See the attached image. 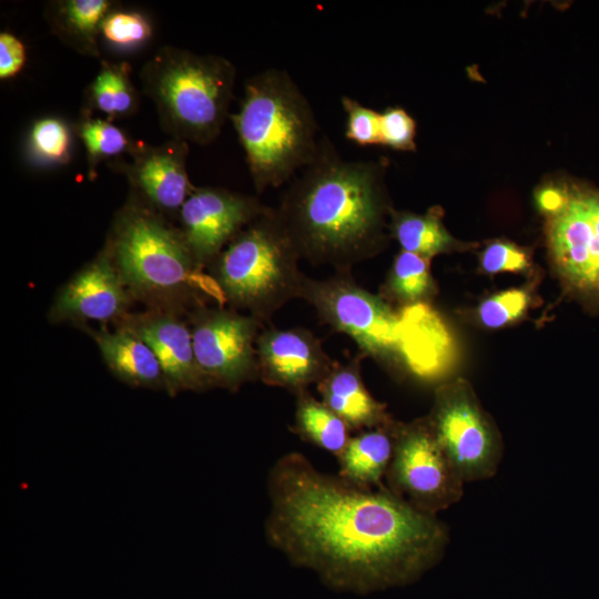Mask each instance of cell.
<instances>
[{
  "mask_svg": "<svg viewBox=\"0 0 599 599\" xmlns=\"http://www.w3.org/2000/svg\"><path fill=\"white\" fill-rule=\"evenodd\" d=\"M385 486L417 510L433 516L463 498L465 481L440 447L427 416L396 422Z\"/></svg>",
  "mask_w": 599,
  "mask_h": 599,
  "instance_id": "cell-9",
  "label": "cell"
},
{
  "mask_svg": "<svg viewBox=\"0 0 599 599\" xmlns=\"http://www.w3.org/2000/svg\"><path fill=\"white\" fill-rule=\"evenodd\" d=\"M77 131L87 150L91 175L101 161L131 152L133 148L128 135L110 121L84 115Z\"/></svg>",
  "mask_w": 599,
  "mask_h": 599,
  "instance_id": "cell-25",
  "label": "cell"
},
{
  "mask_svg": "<svg viewBox=\"0 0 599 599\" xmlns=\"http://www.w3.org/2000/svg\"><path fill=\"white\" fill-rule=\"evenodd\" d=\"M362 355L347 364L335 362L317 384L321 400L338 415L352 432H361L389 424L394 419L386 405L366 388L362 377Z\"/></svg>",
  "mask_w": 599,
  "mask_h": 599,
  "instance_id": "cell-17",
  "label": "cell"
},
{
  "mask_svg": "<svg viewBox=\"0 0 599 599\" xmlns=\"http://www.w3.org/2000/svg\"><path fill=\"white\" fill-rule=\"evenodd\" d=\"M295 396L294 423L291 430L304 441L337 458L352 437L347 424L308 390Z\"/></svg>",
  "mask_w": 599,
  "mask_h": 599,
  "instance_id": "cell-22",
  "label": "cell"
},
{
  "mask_svg": "<svg viewBox=\"0 0 599 599\" xmlns=\"http://www.w3.org/2000/svg\"><path fill=\"white\" fill-rule=\"evenodd\" d=\"M527 290L509 288L484 300L477 309L479 322L488 328H500L520 319L530 305Z\"/></svg>",
  "mask_w": 599,
  "mask_h": 599,
  "instance_id": "cell-28",
  "label": "cell"
},
{
  "mask_svg": "<svg viewBox=\"0 0 599 599\" xmlns=\"http://www.w3.org/2000/svg\"><path fill=\"white\" fill-rule=\"evenodd\" d=\"M546 215L552 265L565 287L599 308V191L562 186V200Z\"/></svg>",
  "mask_w": 599,
  "mask_h": 599,
  "instance_id": "cell-10",
  "label": "cell"
},
{
  "mask_svg": "<svg viewBox=\"0 0 599 599\" xmlns=\"http://www.w3.org/2000/svg\"><path fill=\"white\" fill-rule=\"evenodd\" d=\"M300 253L268 207L215 258L219 290L227 302L263 323L293 298H301L306 275Z\"/></svg>",
  "mask_w": 599,
  "mask_h": 599,
  "instance_id": "cell-6",
  "label": "cell"
},
{
  "mask_svg": "<svg viewBox=\"0 0 599 599\" xmlns=\"http://www.w3.org/2000/svg\"><path fill=\"white\" fill-rule=\"evenodd\" d=\"M123 283L113 261L102 255L60 292L52 308L53 316L98 321L115 317L126 305Z\"/></svg>",
  "mask_w": 599,
  "mask_h": 599,
  "instance_id": "cell-15",
  "label": "cell"
},
{
  "mask_svg": "<svg viewBox=\"0 0 599 599\" xmlns=\"http://www.w3.org/2000/svg\"><path fill=\"white\" fill-rule=\"evenodd\" d=\"M91 108L110 118L126 116L138 106V95L125 62H103L100 71L88 88Z\"/></svg>",
  "mask_w": 599,
  "mask_h": 599,
  "instance_id": "cell-24",
  "label": "cell"
},
{
  "mask_svg": "<svg viewBox=\"0 0 599 599\" xmlns=\"http://www.w3.org/2000/svg\"><path fill=\"white\" fill-rule=\"evenodd\" d=\"M261 321L229 311L201 315L192 332L197 365L207 386L236 389L258 377L254 342Z\"/></svg>",
  "mask_w": 599,
  "mask_h": 599,
  "instance_id": "cell-11",
  "label": "cell"
},
{
  "mask_svg": "<svg viewBox=\"0 0 599 599\" xmlns=\"http://www.w3.org/2000/svg\"><path fill=\"white\" fill-rule=\"evenodd\" d=\"M130 154L132 160L123 172L146 207L154 212H180L195 189L186 170L189 143L179 139L156 146L138 143Z\"/></svg>",
  "mask_w": 599,
  "mask_h": 599,
  "instance_id": "cell-14",
  "label": "cell"
},
{
  "mask_svg": "<svg viewBox=\"0 0 599 599\" xmlns=\"http://www.w3.org/2000/svg\"><path fill=\"white\" fill-rule=\"evenodd\" d=\"M427 419L465 484L497 474L504 455L502 439L468 382L459 378L437 386Z\"/></svg>",
  "mask_w": 599,
  "mask_h": 599,
  "instance_id": "cell-8",
  "label": "cell"
},
{
  "mask_svg": "<svg viewBox=\"0 0 599 599\" xmlns=\"http://www.w3.org/2000/svg\"><path fill=\"white\" fill-rule=\"evenodd\" d=\"M31 154L41 162L61 164L68 162L71 152V132L59 118L35 121L29 134Z\"/></svg>",
  "mask_w": 599,
  "mask_h": 599,
  "instance_id": "cell-26",
  "label": "cell"
},
{
  "mask_svg": "<svg viewBox=\"0 0 599 599\" xmlns=\"http://www.w3.org/2000/svg\"><path fill=\"white\" fill-rule=\"evenodd\" d=\"M479 262L481 270L488 274L526 272L531 265L529 253L507 241L488 244L480 253Z\"/></svg>",
  "mask_w": 599,
  "mask_h": 599,
  "instance_id": "cell-30",
  "label": "cell"
},
{
  "mask_svg": "<svg viewBox=\"0 0 599 599\" xmlns=\"http://www.w3.org/2000/svg\"><path fill=\"white\" fill-rule=\"evenodd\" d=\"M385 163L349 161L327 136L314 160L288 183L275 207L301 258L337 273L382 251L393 207Z\"/></svg>",
  "mask_w": 599,
  "mask_h": 599,
  "instance_id": "cell-2",
  "label": "cell"
},
{
  "mask_svg": "<svg viewBox=\"0 0 599 599\" xmlns=\"http://www.w3.org/2000/svg\"><path fill=\"white\" fill-rule=\"evenodd\" d=\"M26 62V48L21 40L9 32L0 34V78L17 75Z\"/></svg>",
  "mask_w": 599,
  "mask_h": 599,
  "instance_id": "cell-32",
  "label": "cell"
},
{
  "mask_svg": "<svg viewBox=\"0 0 599 599\" xmlns=\"http://www.w3.org/2000/svg\"><path fill=\"white\" fill-rule=\"evenodd\" d=\"M268 544L329 583L359 591L416 581L444 557L447 526L387 487L364 489L319 471L304 455L278 458L267 477Z\"/></svg>",
  "mask_w": 599,
  "mask_h": 599,
  "instance_id": "cell-1",
  "label": "cell"
},
{
  "mask_svg": "<svg viewBox=\"0 0 599 599\" xmlns=\"http://www.w3.org/2000/svg\"><path fill=\"white\" fill-rule=\"evenodd\" d=\"M396 420L357 432L337 457V476L364 489L384 488L394 454Z\"/></svg>",
  "mask_w": 599,
  "mask_h": 599,
  "instance_id": "cell-18",
  "label": "cell"
},
{
  "mask_svg": "<svg viewBox=\"0 0 599 599\" xmlns=\"http://www.w3.org/2000/svg\"><path fill=\"white\" fill-rule=\"evenodd\" d=\"M440 207H432L425 214L407 211L390 212V234L402 251L430 260L432 257L470 246L456 240L443 224Z\"/></svg>",
  "mask_w": 599,
  "mask_h": 599,
  "instance_id": "cell-21",
  "label": "cell"
},
{
  "mask_svg": "<svg viewBox=\"0 0 599 599\" xmlns=\"http://www.w3.org/2000/svg\"><path fill=\"white\" fill-rule=\"evenodd\" d=\"M416 122L402 108H387L380 113V145L398 151L416 150Z\"/></svg>",
  "mask_w": 599,
  "mask_h": 599,
  "instance_id": "cell-31",
  "label": "cell"
},
{
  "mask_svg": "<svg viewBox=\"0 0 599 599\" xmlns=\"http://www.w3.org/2000/svg\"><path fill=\"white\" fill-rule=\"evenodd\" d=\"M267 206L258 199L222 187H195L180 210L182 235L201 265L215 260Z\"/></svg>",
  "mask_w": 599,
  "mask_h": 599,
  "instance_id": "cell-12",
  "label": "cell"
},
{
  "mask_svg": "<svg viewBox=\"0 0 599 599\" xmlns=\"http://www.w3.org/2000/svg\"><path fill=\"white\" fill-rule=\"evenodd\" d=\"M258 377L270 386L297 395L318 384L332 369L321 342L309 331L270 328L256 341Z\"/></svg>",
  "mask_w": 599,
  "mask_h": 599,
  "instance_id": "cell-13",
  "label": "cell"
},
{
  "mask_svg": "<svg viewBox=\"0 0 599 599\" xmlns=\"http://www.w3.org/2000/svg\"><path fill=\"white\" fill-rule=\"evenodd\" d=\"M429 262L417 254L400 251L394 258L380 296L403 306L428 304L436 291Z\"/></svg>",
  "mask_w": 599,
  "mask_h": 599,
  "instance_id": "cell-23",
  "label": "cell"
},
{
  "mask_svg": "<svg viewBox=\"0 0 599 599\" xmlns=\"http://www.w3.org/2000/svg\"><path fill=\"white\" fill-rule=\"evenodd\" d=\"M152 33V24L148 18L136 11H110L100 30V35L109 44L121 50L144 45Z\"/></svg>",
  "mask_w": 599,
  "mask_h": 599,
  "instance_id": "cell-27",
  "label": "cell"
},
{
  "mask_svg": "<svg viewBox=\"0 0 599 599\" xmlns=\"http://www.w3.org/2000/svg\"><path fill=\"white\" fill-rule=\"evenodd\" d=\"M155 354L171 390L207 387L197 365L192 334L180 321L164 315L135 322L130 329Z\"/></svg>",
  "mask_w": 599,
  "mask_h": 599,
  "instance_id": "cell-16",
  "label": "cell"
},
{
  "mask_svg": "<svg viewBox=\"0 0 599 599\" xmlns=\"http://www.w3.org/2000/svg\"><path fill=\"white\" fill-rule=\"evenodd\" d=\"M230 120L257 193L288 183L317 153L314 110L285 70L268 68L250 77Z\"/></svg>",
  "mask_w": 599,
  "mask_h": 599,
  "instance_id": "cell-4",
  "label": "cell"
},
{
  "mask_svg": "<svg viewBox=\"0 0 599 599\" xmlns=\"http://www.w3.org/2000/svg\"><path fill=\"white\" fill-rule=\"evenodd\" d=\"M236 68L224 57L162 47L143 65L141 82L165 132L209 144L221 133L233 100Z\"/></svg>",
  "mask_w": 599,
  "mask_h": 599,
  "instance_id": "cell-5",
  "label": "cell"
},
{
  "mask_svg": "<svg viewBox=\"0 0 599 599\" xmlns=\"http://www.w3.org/2000/svg\"><path fill=\"white\" fill-rule=\"evenodd\" d=\"M111 255L122 281L141 293L180 290L200 266L181 231L167 225L156 212L135 203L116 217Z\"/></svg>",
  "mask_w": 599,
  "mask_h": 599,
  "instance_id": "cell-7",
  "label": "cell"
},
{
  "mask_svg": "<svg viewBox=\"0 0 599 599\" xmlns=\"http://www.w3.org/2000/svg\"><path fill=\"white\" fill-rule=\"evenodd\" d=\"M301 298L333 329L348 335L368 356L425 383L444 377L453 341L427 303L395 309L380 295L359 286L351 273L325 280L305 277Z\"/></svg>",
  "mask_w": 599,
  "mask_h": 599,
  "instance_id": "cell-3",
  "label": "cell"
},
{
  "mask_svg": "<svg viewBox=\"0 0 599 599\" xmlns=\"http://www.w3.org/2000/svg\"><path fill=\"white\" fill-rule=\"evenodd\" d=\"M111 8L108 0H62L50 2L45 14L65 44L81 54L99 57L101 24Z\"/></svg>",
  "mask_w": 599,
  "mask_h": 599,
  "instance_id": "cell-19",
  "label": "cell"
},
{
  "mask_svg": "<svg viewBox=\"0 0 599 599\" xmlns=\"http://www.w3.org/2000/svg\"><path fill=\"white\" fill-rule=\"evenodd\" d=\"M95 341L104 361L121 379L138 386H156L164 379L153 351L131 331H102Z\"/></svg>",
  "mask_w": 599,
  "mask_h": 599,
  "instance_id": "cell-20",
  "label": "cell"
},
{
  "mask_svg": "<svg viewBox=\"0 0 599 599\" xmlns=\"http://www.w3.org/2000/svg\"><path fill=\"white\" fill-rule=\"evenodd\" d=\"M341 103L346 113V139L359 146L380 144V113L348 95H343Z\"/></svg>",
  "mask_w": 599,
  "mask_h": 599,
  "instance_id": "cell-29",
  "label": "cell"
}]
</instances>
